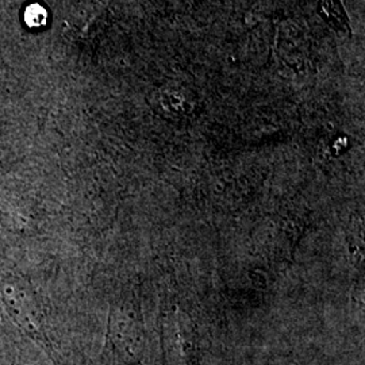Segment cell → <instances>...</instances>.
<instances>
[{"label": "cell", "instance_id": "1", "mask_svg": "<svg viewBox=\"0 0 365 365\" xmlns=\"http://www.w3.org/2000/svg\"><path fill=\"white\" fill-rule=\"evenodd\" d=\"M153 106L163 117L182 119L195 111L197 98L187 86L170 81L158 87L153 93Z\"/></svg>", "mask_w": 365, "mask_h": 365}, {"label": "cell", "instance_id": "2", "mask_svg": "<svg viewBox=\"0 0 365 365\" xmlns=\"http://www.w3.org/2000/svg\"><path fill=\"white\" fill-rule=\"evenodd\" d=\"M318 16L341 37H351L352 26L342 0H310Z\"/></svg>", "mask_w": 365, "mask_h": 365}, {"label": "cell", "instance_id": "3", "mask_svg": "<svg viewBox=\"0 0 365 365\" xmlns=\"http://www.w3.org/2000/svg\"><path fill=\"white\" fill-rule=\"evenodd\" d=\"M48 22V11L38 3L27 6L25 10V24L29 27L45 26Z\"/></svg>", "mask_w": 365, "mask_h": 365}]
</instances>
